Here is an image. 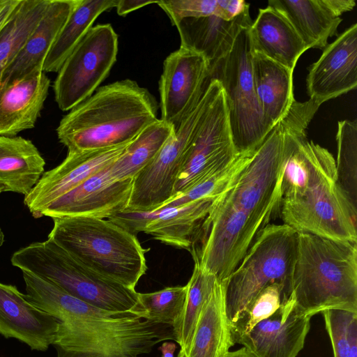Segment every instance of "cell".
I'll return each mask as SVG.
<instances>
[{"label":"cell","instance_id":"cell-37","mask_svg":"<svg viewBox=\"0 0 357 357\" xmlns=\"http://www.w3.org/2000/svg\"><path fill=\"white\" fill-rule=\"evenodd\" d=\"M157 4L174 26L183 19L216 15L218 11V0H165Z\"/></svg>","mask_w":357,"mask_h":357},{"label":"cell","instance_id":"cell-1","mask_svg":"<svg viewBox=\"0 0 357 357\" xmlns=\"http://www.w3.org/2000/svg\"><path fill=\"white\" fill-rule=\"evenodd\" d=\"M25 298L58 323L56 357H139L158 343L175 340L173 327L129 312L105 310L55 284L22 271Z\"/></svg>","mask_w":357,"mask_h":357},{"label":"cell","instance_id":"cell-12","mask_svg":"<svg viewBox=\"0 0 357 357\" xmlns=\"http://www.w3.org/2000/svg\"><path fill=\"white\" fill-rule=\"evenodd\" d=\"M281 218L297 232L340 241L357 242L356 207L337 181L303 195L282 199Z\"/></svg>","mask_w":357,"mask_h":357},{"label":"cell","instance_id":"cell-39","mask_svg":"<svg viewBox=\"0 0 357 357\" xmlns=\"http://www.w3.org/2000/svg\"><path fill=\"white\" fill-rule=\"evenodd\" d=\"M157 3L158 1L118 0L115 8L119 15L124 16L147 5Z\"/></svg>","mask_w":357,"mask_h":357},{"label":"cell","instance_id":"cell-19","mask_svg":"<svg viewBox=\"0 0 357 357\" xmlns=\"http://www.w3.org/2000/svg\"><path fill=\"white\" fill-rule=\"evenodd\" d=\"M311 317L296 306L293 295L269 317L238 337L235 344L254 357H296L303 348Z\"/></svg>","mask_w":357,"mask_h":357},{"label":"cell","instance_id":"cell-17","mask_svg":"<svg viewBox=\"0 0 357 357\" xmlns=\"http://www.w3.org/2000/svg\"><path fill=\"white\" fill-rule=\"evenodd\" d=\"M108 166L53 202L42 213V217L107 219L126 210L133 178L116 181L112 177Z\"/></svg>","mask_w":357,"mask_h":357},{"label":"cell","instance_id":"cell-24","mask_svg":"<svg viewBox=\"0 0 357 357\" xmlns=\"http://www.w3.org/2000/svg\"><path fill=\"white\" fill-rule=\"evenodd\" d=\"M251 51L291 70L308 49L285 16L267 6L249 28Z\"/></svg>","mask_w":357,"mask_h":357},{"label":"cell","instance_id":"cell-18","mask_svg":"<svg viewBox=\"0 0 357 357\" xmlns=\"http://www.w3.org/2000/svg\"><path fill=\"white\" fill-rule=\"evenodd\" d=\"M306 78L310 99L322 103L357 86V24H354L324 49Z\"/></svg>","mask_w":357,"mask_h":357},{"label":"cell","instance_id":"cell-21","mask_svg":"<svg viewBox=\"0 0 357 357\" xmlns=\"http://www.w3.org/2000/svg\"><path fill=\"white\" fill-rule=\"evenodd\" d=\"M79 0H50L37 26L0 77L10 83L43 73L47 55Z\"/></svg>","mask_w":357,"mask_h":357},{"label":"cell","instance_id":"cell-29","mask_svg":"<svg viewBox=\"0 0 357 357\" xmlns=\"http://www.w3.org/2000/svg\"><path fill=\"white\" fill-rule=\"evenodd\" d=\"M117 2L118 0H79L50 50L43 72L58 73L98 16L116 7Z\"/></svg>","mask_w":357,"mask_h":357},{"label":"cell","instance_id":"cell-28","mask_svg":"<svg viewBox=\"0 0 357 357\" xmlns=\"http://www.w3.org/2000/svg\"><path fill=\"white\" fill-rule=\"evenodd\" d=\"M225 294V280H218L199 316L186 357H222L233 346Z\"/></svg>","mask_w":357,"mask_h":357},{"label":"cell","instance_id":"cell-30","mask_svg":"<svg viewBox=\"0 0 357 357\" xmlns=\"http://www.w3.org/2000/svg\"><path fill=\"white\" fill-rule=\"evenodd\" d=\"M175 129L161 119L146 128L108 168L113 178L123 181L133 178L156 156Z\"/></svg>","mask_w":357,"mask_h":357},{"label":"cell","instance_id":"cell-11","mask_svg":"<svg viewBox=\"0 0 357 357\" xmlns=\"http://www.w3.org/2000/svg\"><path fill=\"white\" fill-rule=\"evenodd\" d=\"M117 52L112 25L92 26L58 71L53 88L59 109L70 111L90 97L109 75Z\"/></svg>","mask_w":357,"mask_h":357},{"label":"cell","instance_id":"cell-31","mask_svg":"<svg viewBox=\"0 0 357 357\" xmlns=\"http://www.w3.org/2000/svg\"><path fill=\"white\" fill-rule=\"evenodd\" d=\"M50 0H20L0 30V77L42 18Z\"/></svg>","mask_w":357,"mask_h":357},{"label":"cell","instance_id":"cell-32","mask_svg":"<svg viewBox=\"0 0 357 357\" xmlns=\"http://www.w3.org/2000/svg\"><path fill=\"white\" fill-rule=\"evenodd\" d=\"M218 280L213 273L195 263L187 283V294L180 319L174 328L175 341L188 354L202 311Z\"/></svg>","mask_w":357,"mask_h":357},{"label":"cell","instance_id":"cell-43","mask_svg":"<svg viewBox=\"0 0 357 357\" xmlns=\"http://www.w3.org/2000/svg\"><path fill=\"white\" fill-rule=\"evenodd\" d=\"M222 357H254V356L243 347L234 351H227Z\"/></svg>","mask_w":357,"mask_h":357},{"label":"cell","instance_id":"cell-7","mask_svg":"<svg viewBox=\"0 0 357 357\" xmlns=\"http://www.w3.org/2000/svg\"><path fill=\"white\" fill-rule=\"evenodd\" d=\"M243 28L230 52L210 68L225 97L233 142L238 153L254 151L270 130L264 124L252 75L249 28Z\"/></svg>","mask_w":357,"mask_h":357},{"label":"cell","instance_id":"cell-14","mask_svg":"<svg viewBox=\"0 0 357 357\" xmlns=\"http://www.w3.org/2000/svg\"><path fill=\"white\" fill-rule=\"evenodd\" d=\"M218 199H199L151 212L124 210L107 220L133 234L144 232L163 243L190 252L199 241L204 222Z\"/></svg>","mask_w":357,"mask_h":357},{"label":"cell","instance_id":"cell-2","mask_svg":"<svg viewBox=\"0 0 357 357\" xmlns=\"http://www.w3.org/2000/svg\"><path fill=\"white\" fill-rule=\"evenodd\" d=\"M158 106L135 81H117L98 88L70 110L56 128L57 136L68 153L128 144L158 119Z\"/></svg>","mask_w":357,"mask_h":357},{"label":"cell","instance_id":"cell-6","mask_svg":"<svg viewBox=\"0 0 357 357\" xmlns=\"http://www.w3.org/2000/svg\"><path fill=\"white\" fill-rule=\"evenodd\" d=\"M298 232L290 226L268 224L261 229L239 265L225 280L228 325L268 285L277 282L291 294Z\"/></svg>","mask_w":357,"mask_h":357},{"label":"cell","instance_id":"cell-10","mask_svg":"<svg viewBox=\"0 0 357 357\" xmlns=\"http://www.w3.org/2000/svg\"><path fill=\"white\" fill-rule=\"evenodd\" d=\"M238 154L232 139L222 87L218 80L211 78L206 102L177 178L174 197L227 165Z\"/></svg>","mask_w":357,"mask_h":357},{"label":"cell","instance_id":"cell-41","mask_svg":"<svg viewBox=\"0 0 357 357\" xmlns=\"http://www.w3.org/2000/svg\"><path fill=\"white\" fill-rule=\"evenodd\" d=\"M20 0H0V30L6 24Z\"/></svg>","mask_w":357,"mask_h":357},{"label":"cell","instance_id":"cell-27","mask_svg":"<svg viewBox=\"0 0 357 357\" xmlns=\"http://www.w3.org/2000/svg\"><path fill=\"white\" fill-rule=\"evenodd\" d=\"M268 6L285 16L307 49L324 50L342 22L325 0H270Z\"/></svg>","mask_w":357,"mask_h":357},{"label":"cell","instance_id":"cell-9","mask_svg":"<svg viewBox=\"0 0 357 357\" xmlns=\"http://www.w3.org/2000/svg\"><path fill=\"white\" fill-rule=\"evenodd\" d=\"M266 225L220 197L204 222L199 242L190 252L195 263L219 281H225Z\"/></svg>","mask_w":357,"mask_h":357},{"label":"cell","instance_id":"cell-38","mask_svg":"<svg viewBox=\"0 0 357 357\" xmlns=\"http://www.w3.org/2000/svg\"><path fill=\"white\" fill-rule=\"evenodd\" d=\"M250 4L243 0H218L216 16L231 20L249 9Z\"/></svg>","mask_w":357,"mask_h":357},{"label":"cell","instance_id":"cell-13","mask_svg":"<svg viewBox=\"0 0 357 357\" xmlns=\"http://www.w3.org/2000/svg\"><path fill=\"white\" fill-rule=\"evenodd\" d=\"M206 99L207 89L153 160L133 178L126 210L154 211L174 196L176 182Z\"/></svg>","mask_w":357,"mask_h":357},{"label":"cell","instance_id":"cell-20","mask_svg":"<svg viewBox=\"0 0 357 357\" xmlns=\"http://www.w3.org/2000/svg\"><path fill=\"white\" fill-rule=\"evenodd\" d=\"M58 323L12 284L0 282V334L15 338L32 350L45 351L52 345Z\"/></svg>","mask_w":357,"mask_h":357},{"label":"cell","instance_id":"cell-22","mask_svg":"<svg viewBox=\"0 0 357 357\" xmlns=\"http://www.w3.org/2000/svg\"><path fill=\"white\" fill-rule=\"evenodd\" d=\"M50 85V80L44 72L0 83V136H17L35 126Z\"/></svg>","mask_w":357,"mask_h":357},{"label":"cell","instance_id":"cell-34","mask_svg":"<svg viewBox=\"0 0 357 357\" xmlns=\"http://www.w3.org/2000/svg\"><path fill=\"white\" fill-rule=\"evenodd\" d=\"M337 182L351 203H357V122L344 120L337 123L336 134Z\"/></svg>","mask_w":357,"mask_h":357},{"label":"cell","instance_id":"cell-5","mask_svg":"<svg viewBox=\"0 0 357 357\" xmlns=\"http://www.w3.org/2000/svg\"><path fill=\"white\" fill-rule=\"evenodd\" d=\"M10 262L22 271L45 280L73 297L105 310L126 312L137 303L135 289L84 266L48 238L17 250Z\"/></svg>","mask_w":357,"mask_h":357},{"label":"cell","instance_id":"cell-42","mask_svg":"<svg viewBox=\"0 0 357 357\" xmlns=\"http://www.w3.org/2000/svg\"><path fill=\"white\" fill-rule=\"evenodd\" d=\"M176 345L172 342H165L159 347L162 353V357H174V351L176 349Z\"/></svg>","mask_w":357,"mask_h":357},{"label":"cell","instance_id":"cell-16","mask_svg":"<svg viewBox=\"0 0 357 357\" xmlns=\"http://www.w3.org/2000/svg\"><path fill=\"white\" fill-rule=\"evenodd\" d=\"M128 144L68 153L60 165L43 174L24 196V205L33 218H41L42 213L50 205L114 161Z\"/></svg>","mask_w":357,"mask_h":357},{"label":"cell","instance_id":"cell-40","mask_svg":"<svg viewBox=\"0 0 357 357\" xmlns=\"http://www.w3.org/2000/svg\"><path fill=\"white\" fill-rule=\"evenodd\" d=\"M329 9L337 17L351 10L356 6L354 0H325Z\"/></svg>","mask_w":357,"mask_h":357},{"label":"cell","instance_id":"cell-3","mask_svg":"<svg viewBox=\"0 0 357 357\" xmlns=\"http://www.w3.org/2000/svg\"><path fill=\"white\" fill-rule=\"evenodd\" d=\"M291 294L311 317L327 310L357 312L356 243L298 232Z\"/></svg>","mask_w":357,"mask_h":357},{"label":"cell","instance_id":"cell-45","mask_svg":"<svg viewBox=\"0 0 357 357\" xmlns=\"http://www.w3.org/2000/svg\"><path fill=\"white\" fill-rule=\"evenodd\" d=\"M177 357H186L185 353L183 349H180Z\"/></svg>","mask_w":357,"mask_h":357},{"label":"cell","instance_id":"cell-46","mask_svg":"<svg viewBox=\"0 0 357 357\" xmlns=\"http://www.w3.org/2000/svg\"><path fill=\"white\" fill-rule=\"evenodd\" d=\"M3 192H5L3 187L0 185V193Z\"/></svg>","mask_w":357,"mask_h":357},{"label":"cell","instance_id":"cell-15","mask_svg":"<svg viewBox=\"0 0 357 357\" xmlns=\"http://www.w3.org/2000/svg\"><path fill=\"white\" fill-rule=\"evenodd\" d=\"M211 80L202 55L180 47L164 61L159 81L161 120L176 130L204 95Z\"/></svg>","mask_w":357,"mask_h":357},{"label":"cell","instance_id":"cell-26","mask_svg":"<svg viewBox=\"0 0 357 357\" xmlns=\"http://www.w3.org/2000/svg\"><path fill=\"white\" fill-rule=\"evenodd\" d=\"M45 161L33 142L0 136V185L5 192L26 195L44 173Z\"/></svg>","mask_w":357,"mask_h":357},{"label":"cell","instance_id":"cell-36","mask_svg":"<svg viewBox=\"0 0 357 357\" xmlns=\"http://www.w3.org/2000/svg\"><path fill=\"white\" fill-rule=\"evenodd\" d=\"M321 313L334 357H350L351 335L357 329V312L327 310Z\"/></svg>","mask_w":357,"mask_h":357},{"label":"cell","instance_id":"cell-4","mask_svg":"<svg viewBox=\"0 0 357 357\" xmlns=\"http://www.w3.org/2000/svg\"><path fill=\"white\" fill-rule=\"evenodd\" d=\"M47 238L74 259L114 282L135 289L147 270L145 250L133 234L107 219L55 218Z\"/></svg>","mask_w":357,"mask_h":357},{"label":"cell","instance_id":"cell-33","mask_svg":"<svg viewBox=\"0 0 357 357\" xmlns=\"http://www.w3.org/2000/svg\"><path fill=\"white\" fill-rule=\"evenodd\" d=\"M186 294V284L168 287L151 293H138L137 303L129 312L174 328L181 316Z\"/></svg>","mask_w":357,"mask_h":357},{"label":"cell","instance_id":"cell-35","mask_svg":"<svg viewBox=\"0 0 357 357\" xmlns=\"http://www.w3.org/2000/svg\"><path fill=\"white\" fill-rule=\"evenodd\" d=\"M289 298L284 288L277 282L263 289L236 319L229 324L232 344L258 323L271 316Z\"/></svg>","mask_w":357,"mask_h":357},{"label":"cell","instance_id":"cell-23","mask_svg":"<svg viewBox=\"0 0 357 357\" xmlns=\"http://www.w3.org/2000/svg\"><path fill=\"white\" fill-rule=\"evenodd\" d=\"M252 23L248 9L231 20L212 15L185 18L176 26L180 47L202 55L211 68L230 52L239 31Z\"/></svg>","mask_w":357,"mask_h":357},{"label":"cell","instance_id":"cell-25","mask_svg":"<svg viewBox=\"0 0 357 357\" xmlns=\"http://www.w3.org/2000/svg\"><path fill=\"white\" fill-rule=\"evenodd\" d=\"M255 89L263 120L271 130L288 112L295 100L293 70L252 53Z\"/></svg>","mask_w":357,"mask_h":357},{"label":"cell","instance_id":"cell-44","mask_svg":"<svg viewBox=\"0 0 357 357\" xmlns=\"http://www.w3.org/2000/svg\"><path fill=\"white\" fill-rule=\"evenodd\" d=\"M4 238H5V236H4V234L1 229V228L0 227V246H1L4 242Z\"/></svg>","mask_w":357,"mask_h":357},{"label":"cell","instance_id":"cell-8","mask_svg":"<svg viewBox=\"0 0 357 357\" xmlns=\"http://www.w3.org/2000/svg\"><path fill=\"white\" fill-rule=\"evenodd\" d=\"M288 122L287 112L255 150L233 186L221 197L266 224L280 209L282 202L284 141Z\"/></svg>","mask_w":357,"mask_h":357}]
</instances>
